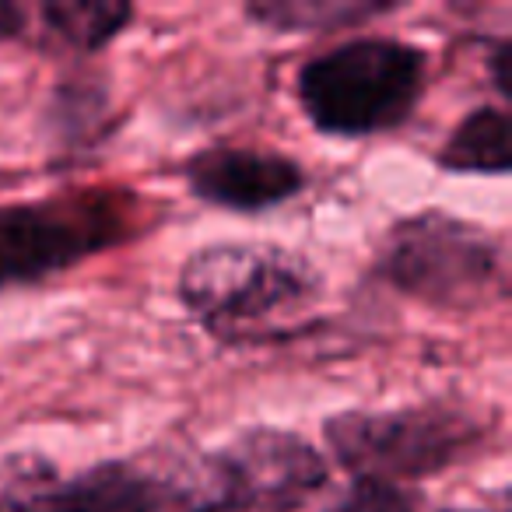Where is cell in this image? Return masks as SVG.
Returning a JSON list of instances; mask_svg holds the SVG:
<instances>
[{"instance_id": "cell-3", "label": "cell", "mask_w": 512, "mask_h": 512, "mask_svg": "<svg viewBox=\"0 0 512 512\" xmlns=\"http://www.w3.org/2000/svg\"><path fill=\"white\" fill-rule=\"evenodd\" d=\"M428 53L393 36H355L299 67L295 99L330 137H372L411 120L425 95Z\"/></svg>"}, {"instance_id": "cell-6", "label": "cell", "mask_w": 512, "mask_h": 512, "mask_svg": "<svg viewBox=\"0 0 512 512\" xmlns=\"http://www.w3.org/2000/svg\"><path fill=\"white\" fill-rule=\"evenodd\" d=\"M323 439L351 477L404 484L467 460L481 442V425L456 407L421 404L337 414L323 425Z\"/></svg>"}, {"instance_id": "cell-5", "label": "cell", "mask_w": 512, "mask_h": 512, "mask_svg": "<svg viewBox=\"0 0 512 512\" xmlns=\"http://www.w3.org/2000/svg\"><path fill=\"white\" fill-rule=\"evenodd\" d=\"M134 228L130 200L109 190L0 204V292L71 271L88 256L120 246Z\"/></svg>"}, {"instance_id": "cell-8", "label": "cell", "mask_w": 512, "mask_h": 512, "mask_svg": "<svg viewBox=\"0 0 512 512\" xmlns=\"http://www.w3.org/2000/svg\"><path fill=\"white\" fill-rule=\"evenodd\" d=\"M183 179L193 197L225 211H271L306 190V172L295 158L239 144L197 151L183 165Z\"/></svg>"}, {"instance_id": "cell-1", "label": "cell", "mask_w": 512, "mask_h": 512, "mask_svg": "<svg viewBox=\"0 0 512 512\" xmlns=\"http://www.w3.org/2000/svg\"><path fill=\"white\" fill-rule=\"evenodd\" d=\"M179 299L225 344L288 337L316 313L323 278L306 256L274 242H214L179 271Z\"/></svg>"}, {"instance_id": "cell-13", "label": "cell", "mask_w": 512, "mask_h": 512, "mask_svg": "<svg viewBox=\"0 0 512 512\" xmlns=\"http://www.w3.org/2000/svg\"><path fill=\"white\" fill-rule=\"evenodd\" d=\"M491 81H495V92L502 95V99H509L512 95V74H509V64H512V46L509 39H498L495 50H491Z\"/></svg>"}, {"instance_id": "cell-4", "label": "cell", "mask_w": 512, "mask_h": 512, "mask_svg": "<svg viewBox=\"0 0 512 512\" xmlns=\"http://www.w3.org/2000/svg\"><path fill=\"white\" fill-rule=\"evenodd\" d=\"M379 274L432 309H477L505 295L495 235L439 211L393 225L379 253Z\"/></svg>"}, {"instance_id": "cell-12", "label": "cell", "mask_w": 512, "mask_h": 512, "mask_svg": "<svg viewBox=\"0 0 512 512\" xmlns=\"http://www.w3.org/2000/svg\"><path fill=\"white\" fill-rule=\"evenodd\" d=\"M316 512H418V505H414L411 491H404V484L351 477L348 491Z\"/></svg>"}, {"instance_id": "cell-11", "label": "cell", "mask_w": 512, "mask_h": 512, "mask_svg": "<svg viewBox=\"0 0 512 512\" xmlns=\"http://www.w3.org/2000/svg\"><path fill=\"white\" fill-rule=\"evenodd\" d=\"M32 15H39L43 32L67 50L95 53L109 46L134 18L130 4H43Z\"/></svg>"}, {"instance_id": "cell-9", "label": "cell", "mask_w": 512, "mask_h": 512, "mask_svg": "<svg viewBox=\"0 0 512 512\" xmlns=\"http://www.w3.org/2000/svg\"><path fill=\"white\" fill-rule=\"evenodd\" d=\"M439 165L460 176H505L512 169V120L505 106L467 113L439 151Z\"/></svg>"}, {"instance_id": "cell-15", "label": "cell", "mask_w": 512, "mask_h": 512, "mask_svg": "<svg viewBox=\"0 0 512 512\" xmlns=\"http://www.w3.org/2000/svg\"><path fill=\"white\" fill-rule=\"evenodd\" d=\"M477 512H481V509H477ZM484 512H509V509H505V505H498V509H484Z\"/></svg>"}, {"instance_id": "cell-7", "label": "cell", "mask_w": 512, "mask_h": 512, "mask_svg": "<svg viewBox=\"0 0 512 512\" xmlns=\"http://www.w3.org/2000/svg\"><path fill=\"white\" fill-rule=\"evenodd\" d=\"M0 512H155V484L148 470L120 460L60 477L29 456L0 481Z\"/></svg>"}, {"instance_id": "cell-14", "label": "cell", "mask_w": 512, "mask_h": 512, "mask_svg": "<svg viewBox=\"0 0 512 512\" xmlns=\"http://www.w3.org/2000/svg\"><path fill=\"white\" fill-rule=\"evenodd\" d=\"M29 29V11L18 4H0V39H22Z\"/></svg>"}, {"instance_id": "cell-10", "label": "cell", "mask_w": 512, "mask_h": 512, "mask_svg": "<svg viewBox=\"0 0 512 512\" xmlns=\"http://www.w3.org/2000/svg\"><path fill=\"white\" fill-rule=\"evenodd\" d=\"M397 11V4L379 0H260L249 4L246 18L271 32H334L358 29Z\"/></svg>"}, {"instance_id": "cell-2", "label": "cell", "mask_w": 512, "mask_h": 512, "mask_svg": "<svg viewBox=\"0 0 512 512\" xmlns=\"http://www.w3.org/2000/svg\"><path fill=\"white\" fill-rule=\"evenodd\" d=\"M155 512H302L330 484L309 439L256 425L179 474H151Z\"/></svg>"}]
</instances>
